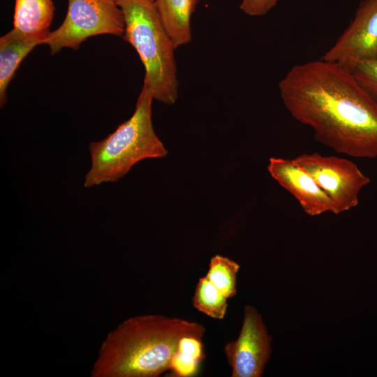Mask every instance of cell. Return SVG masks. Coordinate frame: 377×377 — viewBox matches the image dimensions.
Segmentation results:
<instances>
[{"label": "cell", "instance_id": "1", "mask_svg": "<svg viewBox=\"0 0 377 377\" xmlns=\"http://www.w3.org/2000/svg\"><path fill=\"white\" fill-rule=\"evenodd\" d=\"M290 114L337 153L377 157V103L346 67L323 59L292 67L279 83Z\"/></svg>", "mask_w": 377, "mask_h": 377}, {"label": "cell", "instance_id": "2", "mask_svg": "<svg viewBox=\"0 0 377 377\" xmlns=\"http://www.w3.org/2000/svg\"><path fill=\"white\" fill-rule=\"evenodd\" d=\"M199 323L160 314L129 318L103 341L92 377H156L169 371L180 340L202 338Z\"/></svg>", "mask_w": 377, "mask_h": 377}, {"label": "cell", "instance_id": "3", "mask_svg": "<svg viewBox=\"0 0 377 377\" xmlns=\"http://www.w3.org/2000/svg\"><path fill=\"white\" fill-rule=\"evenodd\" d=\"M153 100L150 88L143 82L132 116L103 140L90 143L91 166L84 187L115 182L140 161L168 154L152 124Z\"/></svg>", "mask_w": 377, "mask_h": 377}, {"label": "cell", "instance_id": "4", "mask_svg": "<svg viewBox=\"0 0 377 377\" xmlns=\"http://www.w3.org/2000/svg\"><path fill=\"white\" fill-rule=\"evenodd\" d=\"M125 31L123 38L136 50L145 70L144 81L154 99L175 103L178 97V80L174 50L176 49L164 28L154 1L118 0Z\"/></svg>", "mask_w": 377, "mask_h": 377}, {"label": "cell", "instance_id": "5", "mask_svg": "<svg viewBox=\"0 0 377 377\" xmlns=\"http://www.w3.org/2000/svg\"><path fill=\"white\" fill-rule=\"evenodd\" d=\"M125 22L122 10L113 0H68L66 17L54 31H49L42 44L52 54L64 47L77 50L87 38L101 34L123 37Z\"/></svg>", "mask_w": 377, "mask_h": 377}, {"label": "cell", "instance_id": "6", "mask_svg": "<svg viewBox=\"0 0 377 377\" xmlns=\"http://www.w3.org/2000/svg\"><path fill=\"white\" fill-rule=\"evenodd\" d=\"M293 161L306 171L334 204L337 214L357 207L361 190L370 183L353 162L318 152L302 154Z\"/></svg>", "mask_w": 377, "mask_h": 377}, {"label": "cell", "instance_id": "7", "mask_svg": "<svg viewBox=\"0 0 377 377\" xmlns=\"http://www.w3.org/2000/svg\"><path fill=\"white\" fill-rule=\"evenodd\" d=\"M271 341L261 315L254 307L246 305L238 337L224 347L231 376H261L270 357Z\"/></svg>", "mask_w": 377, "mask_h": 377}, {"label": "cell", "instance_id": "8", "mask_svg": "<svg viewBox=\"0 0 377 377\" xmlns=\"http://www.w3.org/2000/svg\"><path fill=\"white\" fill-rule=\"evenodd\" d=\"M376 58L377 0H364L348 28L321 59L350 69L360 61Z\"/></svg>", "mask_w": 377, "mask_h": 377}, {"label": "cell", "instance_id": "9", "mask_svg": "<svg viewBox=\"0 0 377 377\" xmlns=\"http://www.w3.org/2000/svg\"><path fill=\"white\" fill-rule=\"evenodd\" d=\"M267 170L272 177L297 200L308 215L314 216L326 212L337 214L336 207L329 196L293 159L271 157Z\"/></svg>", "mask_w": 377, "mask_h": 377}, {"label": "cell", "instance_id": "10", "mask_svg": "<svg viewBox=\"0 0 377 377\" xmlns=\"http://www.w3.org/2000/svg\"><path fill=\"white\" fill-rule=\"evenodd\" d=\"M49 31L29 35L13 28L0 38L1 108L6 103L8 84L22 61L35 46L42 44Z\"/></svg>", "mask_w": 377, "mask_h": 377}, {"label": "cell", "instance_id": "11", "mask_svg": "<svg viewBox=\"0 0 377 377\" xmlns=\"http://www.w3.org/2000/svg\"><path fill=\"white\" fill-rule=\"evenodd\" d=\"M199 0H155L161 21L175 48L191 40V17Z\"/></svg>", "mask_w": 377, "mask_h": 377}, {"label": "cell", "instance_id": "12", "mask_svg": "<svg viewBox=\"0 0 377 377\" xmlns=\"http://www.w3.org/2000/svg\"><path fill=\"white\" fill-rule=\"evenodd\" d=\"M54 12L52 0H15L13 28L29 35L47 32Z\"/></svg>", "mask_w": 377, "mask_h": 377}, {"label": "cell", "instance_id": "13", "mask_svg": "<svg viewBox=\"0 0 377 377\" xmlns=\"http://www.w3.org/2000/svg\"><path fill=\"white\" fill-rule=\"evenodd\" d=\"M201 337L186 336L179 343L169 371L177 377L193 376L198 373L200 364L205 355Z\"/></svg>", "mask_w": 377, "mask_h": 377}, {"label": "cell", "instance_id": "14", "mask_svg": "<svg viewBox=\"0 0 377 377\" xmlns=\"http://www.w3.org/2000/svg\"><path fill=\"white\" fill-rule=\"evenodd\" d=\"M227 298L206 277H200L192 299L193 306L207 316L221 320L228 306Z\"/></svg>", "mask_w": 377, "mask_h": 377}, {"label": "cell", "instance_id": "15", "mask_svg": "<svg viewBox=\"0 0 377 377\" xmlns=\"http://www.w3.org/2000/svg\"><path fill=\"white\" fill-rule=\"evenodd\" d=\"M239 267L237 262L217 254L210 259L205 276L219 291L229 299L236 295L237 274Z\"/></svg>", "mask_w": 377, "mask_h": 377}, {"label": "cell", "instance_id": "16", "mask_svg": "<svg viewBox=\"0 0 377 377\" xmlns=\"http://www.w3.org/2000/svg\"><path fill=\"white\" fill-rule=\"evenodd\" d=\"M349 70L360 85L377 103V58L360 61Z\"/></svg>", "mask_w": 377, "mask_h": 377}, {"label": "cell", "instance_id": "17", "mask_svg": "<svg viewBox=\"0 0 377 377\" xmlns=\"http://www.w3.org/2000/svg\"><path fill=\"white\" fill-rule=\"evenodd\" d=\"M279 0H242L239 8L249 16H262L267 14Z\"/></svg>", "mask_w": 377, "mask_h": 377}, {"label": "cell", "instance_id": "18", "mask_svg": "<svg viewBox=\"0 0 377 377\" xmlns=\"http://www.w3.org/2000/svg\"><path fill=\"white\" fill-rule=\"evenodd\" d=\"M113 1H116V2H117V1H118V0H113Z\"/></svg>", "mask_w": 377, "mask_h": 377}, {"label": "cell", "instance_id": "19", "mask_svg": "<svg viewBox=\"0 0 377 377\" xmlns=\"http://www.w3.org/2000/svg\"><path fill=\"white\" fill-rule=\"evenodd\" d=\"M151 1H154L155 0H151Z\"/></svg>", "mask_w": 377, "mask_h": 377}]
</instances>
